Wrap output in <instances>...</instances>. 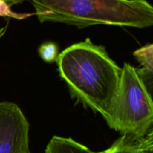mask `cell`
<instances>
[{
	"mask_svg": "<svg viewBox=\"0 0 153 153\" xmlns=\"http://www.w3.org/2000/svg\"><path fill=\"white\" fill-rule=\"evenodd\" d=\"M56 62L72 97L105 119L114 102L122 73L105 48L88 38L64 49Z\"/></svg>",
	"mask_w": 153,
	"mask_h": 153,
	"instance_id": "6da1fadb",
	"label": "cell"
},
{
	"mask_svg": "<svg viewBox=\"0 0 153 153\" xmlns=\"http://www.w3.org/2000/svg\"><path fill=\"white\" fill-rule=\"evenodd\" d=\"M40 22L85 28L96 25L145 28L153 25V7L146 0H31Z\"/></svg>",
	"mask_w": 153,
	"mask_h": 153,
	"instance_id": "7a4b0ae2",
	"label": "cell"
},
{
	"mask_svg": "<svg viewBox=\"0 0 153 153\" xmlns=\"http://www.w3.org/2000/svg\"><path fill=\"white\" fill-rule=\"evenodd\" d=\"M105 120L122 135L136 138L145 137L152 129V97L138 69L128 63L122 69L114 102Z\"/></svg>",
	"mask_w": 153,
	"mask_h": 153,
	"instance_id": "3957f363",
	"label": "cell"
},
{
	"mask_svg": "<svg viewBox=\"0 0 153 153\" xmlns=\"http://www.w3.org/2000/svg\"><path fill=\"white\" fill-rule=\"evenodd\" d=\"M0 153H30L29 123L10 102H0Z\"/></svg>",
	"mask_w": 153,
	"mask_h": 153,
	"instance_id": "277c9868",
	"label": "cell"
},
{
	"mask_svg": "<svg viewBox=\"0 0 153 153\" xmlns=\"http://www.w3.org/2000/svg\"><path fill=\"white\" fill-rule=\"evenodd\" d=\"M152 129L145 137L136 138L122 135L111 146L100 153H152Z\"/></svg>",
	"mask_w": 153,
	"mask_h": 153,
	"instance_id": "5b68a950",
	"label": "cell"
},
{
	"mask_svg": "<svg viewBox=\"0 0 153 153\" xmlns=\"http://www.w3.org/2000/svg\"><path fill=\"white\" fill-rule=\"evenodd\" d=\"M45 153H100L70 137L54 136L46 146Z\"/></svg>",
	"mask_w": 153,
	"mask_h": 153,
	"instance_id": "8992f818",
	"label": "cell"
},
{
	"mask_svg": "<svg viewBox=\"0 0 153 153\" xmlns=\"http://www.w3.org/2000/svg\"><path fill=\"white\" fill-rule=\"evenodd\" d=\"M134 56L143 68L138 70L139 73L146 85V80L149 79L152 83L153 71V46L152 44L146 45L134 52Z\"/></svg>",
	"mask_w": 153,
	"mask_h": 153,
	"instance_id": "52a82bcc",
	"label": "cell"
},
{
	"mask_svg": "<svg viewBox=\"0 0 153 153\" xmlns=\"http://www.w3.org/2000/svg\"><path fill=\"white\" fill-rule=\"evenodd\" d=\"M25 0H0V16L1 17L14 18V19H24L29 14H21L16 13L11 10V7L14 5L21 4Z\"/></svg>",
	"mask_w": 153,
	"mask_h": 153,
	"instance_id": "ba28073f",
	"label": "cell"
},
{
	"mask_svg": "<svg viewBox=\"0 0 153 153\" xmlns=\"http://www.w3.org/2000/svg\"><path fill=\"white\" fill-rule=\"evenodd\" d=\"M39 55L46 62L51 63L56 61L58 56V47L52 42L45 43L39 48Z\"/></svg>",
	"mask_w": 153,
	"mask_h": 153,
	"instance_id": "9c48e42d",
	"label": "cell"
}]
</instances>
